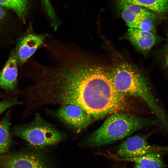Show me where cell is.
Wrapping results in <instances>:
<instances>
[{"instance_id": "6da1fadb", "label": "cell", "mask_w": 168, "mask_h": 168, "mask_svg": "<svg viewBox=\"0 0 168 168\" xmlns=\"http://www.w3.org/2000/svg\"><path fill=\"white\" fill-rule=\"evenodd\" d=\"M111 72L117 90L125 96L140 97L146 102L164 127H168V118L156 101L146 77L131 65L122 63Z\"/></svg>"}, {"instance_id": "7a4b0ae2", "label": "cell", "mask_w": 168, "mask_h": 168, "mask_svg": "<svg viewBox=\"0 0 168 168\" xmlns=\"http://www.w3.org/2000/svg\"><path fill=\"white\" fill-rule=\"evenodd\" d=\"M156 121L145 119L128 114L117 113L108 117L102 125L87 138L91 146L99 147L120 140Z\"/></svg>"}, {"instance_id": "3957f363", "label": "cell", "mask_w": 168, "mask_h": 168, "mask_svg": "<svg viewBox=\"0 0 168 168\" xmlns=\"http://www.w3.org/2000/svg\"><path fill=\"white\" fill-rule=\"evenodd\" d=\"M11 133L12 135L22 139L34 148L53 146L63 139L62 133L38 114L30 122L13 127Z\"/></svg>"}, {"instance_id": "277c9868", "label": "cell", "mask_w": 168, "mask_h": 168, "mask_svg": "<svg viewBox=\"0 0 168 168\" xmlns=\"http://www.w3.org/2000/svg\"><path fill=\"white\" fill-rule=\"evenodd\" d=\"M52 113L62 123L77 132L86 127L94 120L82 109L73 105H61Z\"/></svg>"}, {"instance_id": "5b68a950", "label": "cell", "mask_w": 168, "mask_h": 168, "mask_svg": "<svg viewBox=\"0 0 168 168\" xmlns=\"http://www.w3.org/2000/svg\"><path fill=\"white\" fill-rule=\"evenodd\" d=\"M168 151V147H161L148 144L144 137L135 135L124 141L117 149V155L120 158L138 157L152 152Z\"/></svg>"}, {"instance_id": "8992f818", "label": "cell", "mask_w": 168, "mask_h": 168, "mask_svg": "<svg viewBox=\"0 0 168 168\" xmlns=\"http://www.w3.org/2000/svg\"><path fill=\"white\" fill-rule=\"evenodd\" d=\"M48 35L47 34H27L18 43L14 52L17 63L23 65L40 46L44 45Z\"/></svg>"}, {"instance_id": "52a82bcc", "label": "cell", "mask_w": 168, "mask_h": 168, "mask_svg": "<svg viewBox=\"0 0 168 168\" xmlns=\"http://www.w3.org/2000/svg\"><path fill=\"white\" fill-rule=\"evenodd\" d=\"M1 162L4 168H47L39 156L28 152L7 155L2 158Z\"/></svg>"}, {"instance_id": "ba28073f", "label": "cell", "mask_w": 168, "mask_h": 168, "mask_svg": "<svg viewBox=\"0 0 168 168\" xmlns=\"http://www.w3.org/2000/svg\"><path fill=\"white\" fill-rule=\"evenodd\" d=\"M127 38L140 51L147 52L158 43L165 41L153 33L129 28L127 34Z\"/></svg>"}, {"instance_id": "9c48e42d", "label": "cell", "mask_w": 168, "mask_h": 168, "mask_svg": "<svg viewBox=\"0 0 168 168\" xmlns=\"http://www.w3.org/2000/svg\"><path fill=\"white\" fill-rule=\"evenodd\" d=\"M17 63L13 50L0 72V88L12 92L17 91Z\"/></svg>"}, {"instance_id": "30bf717a", "label": "cell", "mask_w": 168, "mask_h": 168, "mask_svg": "<svg viewBox=\"0 0 168 168\" xmlns=\"http://www.w3.org/2000/svg\"><path fill=\"white\" fill-rule=\"evenodd\" d=\"M162 152H152L144 155L131 158L116 157L117 160L133 162L145 168H164L165 164L162 159Z\"/></svg>"}, {"instance_id": "8fae6325", "label": "cell", "mask_w": 168, "mask_h": 168, "mask_svg": "<svg viewBox=\"0 0 168 168\" xmlns=\"http://www.w3.org/2000/svg\"><path fill=\"white\" fill-rule=\"evenodd\" d=\"M119 5L127 3L140 6L161 16L168 15V0H118Z\"/></svg>"}, {"instance_id": "7c38bea8", "label": "cell", "mask_w": 168, "mask_h": 168, "mask_svg": "<svg viewBox=\"0 0 168 168\" xmlns=\"http://www.w3.org/2000/svg\"><path fill=\"white\" fill-rule=\"evenodd\" d=\"M11 113L9 110L0 121V154L6 152L12 143L10 130Z\"/></svg>"}, {"instance_id": "4fadbf2b", "label": "cell", "mask_w": 168, "mask_h": 168, "mask_svg": "<svg viewBox=\"0 0 168 168\" xmlns=\"http://www.w3.org/2000/svg\"><path fill=\"white\" fill-rule=\"evenodd\" d=\"M28 0H0V5L12 10L20 17H23L27 9Z\"/></svg>"}, {"instance_id": "5bb4252c", "label": "cell", "mask_w": 168, "mask_h": 168, "mask_svg": "<svg viewBox=\"0 0 168 168\" xmlns=\"http://www.w3.org/2000/svg\"><path fill=\"white\" fill-rule=\"evenodd\" d=\"M119 5L128 9L140 18L149 17L155 20L157 17L155 14L151 13L145 8L140 6L127 3Z\"/></svg>"}, {"instance_id": "9a60e30c", "label": "cell", "mask_w": 168, "mask_h": 168, "mask_svg": "<svg viewBox=\"0 0 168 168\" xmlns=\"http://www.w3.org/2000/svg\"><path fill=\"white\" fill-rule=\"evenodd\" d=\"M165 39L166 43L158 50L157 56L162 68L168 74V30Z\"/></svg>"}, {"instance_id": "2e32d148", "label": "cell", "mask_w": 168, "mask_h": 168, "mask_svg": "<svg viewBox=\"0 0 168 168\" xmlns=\"http://www.w3.org/2000/svg\"><path fill=\"white\" fill-rule=\"evenodd\" d=\"M154 19L149 17H141L132 28L155 33L156 28L153 22Z\"/></svg>"}, {"instance_id": "e0dca14e", "label": "cell", "mask_w": 168, "mask_h": 168, "mask_svg": "<svg viewBox=\"0 0 168 168\" xmlns=\"http://www.w3.org/2000/svg\"><path fill=\"white\" fill-rule=\"evenodd\" d=\"M122 10L121 16L127 26L129 28H133L134 25L140 18L134 14L127 8L120 6Z\"/></svg>"}, {"instance_id": "ac0fdd59", "label": "cell", "mask_w": 168, "mask_h": 168, "mask_svg": "<svg viewBox=\"0 0 168 168\" xmlns=\"http://www.w3.org/2000/svg\"><path fill=\"white\" fill-rule=\"evenodd\" d=\"M22 104L16 96L9 97L2 100L0 101V115L10 107Z\"/></svg>"}, {"instance_id": "d6986e66", "label": "cell", "mask_w": 168, "mask_h": 168, "mask_svg": "<svg viewBox=\"0 0 168 168\" xmlns=\"http://www.w3.org/2000/svg\"><path fill=\"white\" fill-rule=\"evenodd\" d=\"M42 4L48 14H51L54 12L50 0H41Z\"/></svg>"}, {"instance_id": "ffe728a7", "label": "cell", "mask_w": 168, "mask_h": 168, "mask_svg": "<svg viewBox=\"0 0 168 168\" xmlns=\"http://www.w3.org/2000/svg\"><path fill=\"white\" fill-rule=\"evenodd\" d=\"M5 12L2 7L0 5V20L5 16Z\"/></svg>"}, {"instance_id": "44dd1931", "label": "cell", "mask_w": 168, "mask_h": 168, "mask_svg": "<svg viewBox=\"0 0 168 168\" xmlns=\"http://www.w3.org/2000/svg\"><path fill=\"white\" fill-rule=\"evenodd\" d=\"M134 168H145L140 165L138 164H136Z\"/></svg>"}, {"instance_id": "7402d4cb", "label": "cell", "mask_w": 168, "mask_h": 168, "mask_svg": "<svg viewBox=\"0 0 168 168\" xmlns=\"http://www.w3.org/2000/svg\"><path fill=\"white\" fill-rule=\"evenodd\" d=\"M112 168H126L124 166H117L113 167Z\"/></svg>"}]
</instances>
